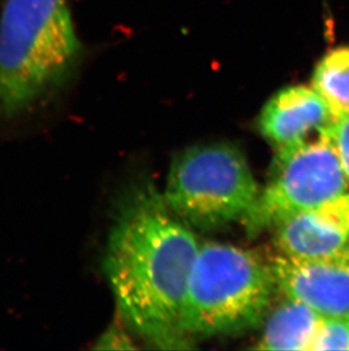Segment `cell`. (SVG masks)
I'll use <instances>...</instances> for the list:
<instances>
[{
  "mask_svg": "<svg viewBox=\"0 0 349 351\" xmlns=\"http://www.w3.org/2000/svg\"><path fill=\"white\" fill-rule=\"evenodd\" d=\"M349 351V315L323 317L312 351Z\"/></svg>",
  "mask_w": 349,
  "mask_h": 351,
  "instance_id": "8fae6325",
  "label": "cell"
},
{
  "mask_svg": "<svg viewBox=\"0 0 349 351\" xmlns=\"http://www.w3.org/2000/svg\"><path fill=\"white\" fill-rule=\"evenodd\" d=\"M285 297L268 316L255 349L312 351L322 316L307 304Z\"/></svg>",
  "mask_w": 349,
  "mask_h": 351,
  "instance_id": "9c48e42d",
  "label": "cell"
},
{
  "mask_svg": "<svg viewBox=\"0 0 349 351\" xmlns=\"http://www.w3.org/2000/svg\"><path fill=\"white\" fill-rule=\"evenodd\" d=\"M277 283L270 264L236 245H200L181 312L185 335H231L263 321Z\"/></svg>",
  "mask_w": 349,
  "mask_h": 351,
  "instance_id": "3957f363",
  "label": "cell"
},
{
  "mask_svg": "<svg viewBox=\"0 0 349 351\" xmlns=\"http://www.w3.org/2000/svg\"><path fill=\"white\" fill-rule=\"evenodd\" d=\"M274 229L278 255L314 259L336 254L349 242V193L296 213Z\"/></svg>",
  "mask_w": 349,
  "mask_h": 351,
  "instance_id": "52a82bcc",
  "label": "cell"
},
{
  "mask_svg": "<svg viewBox=\"0 0 349 351\" xmlns=\"http://www.w3.org/2000/svg\"><path fill=\"white\" fill-rule=\"evenodd\" d=\"M270 266L277 288L285 295L307 304L322 317L349 315V242L321 258L277 255Z\"/></svg>",
  "mask_w": 349,
  "mask_h": 351,
  "instance_id": "8992f818",
  "label": "cell"
},
{
  "mask_svg": "<svg viewBox=\"0 0 349 351\" xmlns=\"http://www.w3.org/2000/svg\"><path fill=\"white\" fill-rule=\"evenodd\" d=\"M260 190L246 157L231 143H203L172 160L164 200L186 226L212 230L244 222Z\"/></svg>",
  "mask_w": 349,
  "mask_h": 351,
  "instance_id": "277c9868",
  "label": "cell"
},
{
  "mask_svg": "<svg viewBox=\"0 0 349 351\" xmlns=\"http://www.w3.org/2000/svg\"><path fill=\"white\" fill-rule=\"evenodd\" d=\"M336 117L313 86H288L264 106L259 126L278 149L296 146L329 133Z\"/></svg>",
  "mask_w": 349,
  "mask_h": 351,
  "instance_id": "ba28073f",
  "label": "cell"
},
{
  "mask_svg": "<svg viewBox=\"0 0 349 351\" xmlns=\"http://www.w3.org/2000/svg\"><path fill=\"white\" fill-rule=\"evenodd\" d=\"M349 179L329 133L278 149L270 179L244 224L250 234L348 193Z\"/></svg>",
  "mask_w": 349,
  "mask_h": 351,
  "instance_id": "5b68a950",
  "label": "cell"
},
{
  "mask_svg": "<svg viewBox=\"0 0 349 351\" xmlns=\"http://www.w3.org/2000/svg\"><path fill=\"white\" fill-rule=\"evenodd\" d=\"M200 245L152 188L119 205L103 269L120 321L159 348H188L181 312Z\"/></svg>",
  "mask_w": 349,
  "mask_h": 351,
  "instance_id": "6da1fadb",
  "label": "cell"
},
{
  "mask_svg": "<svg viewBox=\"0 0 349 351\" xmlns=\"http://www.w3.org/2000/svg\"><path fill=\"white\" fill-rule=\"evenodd\" d=\"M313 88L336 119L349 117V47L326 53L316 65Z\"/></svg>",
  "mask_w": 349,
  "mask_h": 351,
  "instance_id": "30bf717a",
  "label": "cell"
},
{
  "mask_svg": "<svg viewBox=\"0 0 349 351\" xmlns=\"http://www.w3.org/2000/svg\"><path fill=\"white\" fill-rule=\"evenodd\" d=\"M329 136L349 179V117L337 119L330 129Z\"/></svg>",
  "mask_w": 349,
  "mask_h": 351,
  "instance_id": "7c38bea8",
  "label": "cell"
},
{
  "mask_svg": "<svg viewBox=\"0 0 349 351\" xmlns=\"http://www.w3.org/2000/svg\"><path fill=\"white\" fill-rule=\"evenodd\" d=\"M83 49L66 0H5L0 14V136L70 86Z\"/></svg>",
  "mask_w": 349,
  "mask_h": 351,
  "instance_id": "7a4b0ae2",
  "label": "cell"
},
{
  "mask_svg": "<svg viewBox=\"0 0 349 351\" xmlns=\"http://www.w3.org/2000/svg\"><path fill=\"white\" fill-rule=\"evenodd\" d=\"M96 349H136L129 333L124 331L122 322L114 324L96 340Z\"/></svg>",
  "mask_w": 349,
  "mask_h": 351,
  "instance_id": "4fadbf2b",
  "label": "cell"
}]
</instances>
